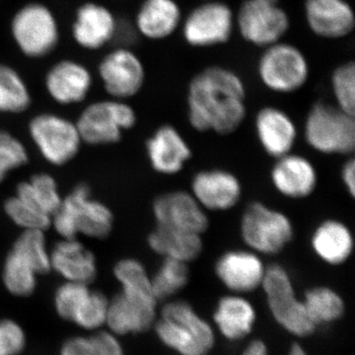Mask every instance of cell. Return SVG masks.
I'll return each instance as SVG.
<instances>
[{
  "label": "cell",
  "instance_id": "32",
  "mask_svg": "<svg viewBox=\"0 0 355 355\" xmlns=\"http://www.w3.org/2000/svg\"><path fill=\"white\" fill-rule=\"evenodd\" d=\"M38 272L20 254L12 251L7 256L4 261L3 279L4 286L7 291L18 297H27L31 295L37 286Z\"/></svg>",
  "mask_w": 355,
  "mask_h": 355
},
{
  "label": "cell",
  "instance_id": "31",
  "mask_svg": "<svg viewBox=\"0 0 355 355\" xmlns=\"http://www.w3.org/2000/svg\"><path fill=\"white\" fill-rule=\"evenodd\" d=\"M303 304L308 317L315 327L333 323L345 313L343 298L335 291L326 286H318L306 291Z\"/></svg>",
  "mask_w": 355,
  "mask_h": 355
},
{
  "label": "cell",
  "instance_id": "35",
  "mask_svg": "<svg viewBox=\"0 0 355 355\" xmlns=\"http://www.w3.org/2000/svg\"><path fill=\"white\" fill-rule=\"evenodd\" d=\"M13 251L31 263L38 275L51 270V254L46 249L43 231L25 230L16 240Z\"/></svg>",
  "mask_w": 355,
  "mask_h": 355
},
{
  "label": "cell",
  "instance_id": "38",
  "mask_svg": "<svg viewBox=\"0 0 355 355\" xmlns=\"http://www.w3.org/2000/svg\"><path fill=\"white\" fill-rule=\"evenodd\" d=\"M114 273L121 291L153 294L151 277L140 261L135 259L121 260L114 266Z\"/></svg>",
  "mask_w": 355,
  "mask_h": 355
},
{
  "label": "cell",
  "instance_id": "19",
  "mask_svg": "<svg viewBox=\"0 0 355 355\" xmlns=\"http://www.w3.org/2000/svg\"><path fill=\"white\" fill-rule=\"evenodd\" d=\"M191 195L205 210L224 211L241 200L242 186L232 173L221 169L198 172L191 181Z\"/></svg>",
  "mask_w": 355,
  "mask_h": 355
},
{
  "label": "cell",
  "instance_id": "27",
  "mask_svg": "<svg viewBox=\"0 0 355 355\" xmlns=\"http://www.w3.org/2000/svg\"><path fill=\"white\" fill-rule=\"evenodd\" d=\"M148 244L164 259L187 263L198 259L203 249L202 234L162 225L149 235Z\"/></svg>",
  "mask_w": 355,
  "mask_h": 355
},
{
  "label": "cell",
  "instance_id": "36",
  "mask_svg": "<svg viewBox=\"0 0 355 355\" xmlns=\"http://www.w3.org/2000/svg\"><path fill=\"white\" fill-rule=\"evenodd\" d=\"M9 218L24 230H46L51 225V216L17 196L9 198L4 205Z\"/></svg>",
  "mask_w": 355,
  "mask_h": 355
},
{
  "label": "cell",
  "instance_id": "5",
  "mask_svg": "<svg viewBox=\"0 0 355 355\" xmlns=\"http://www.w3.org/2000/svg\"><path fill=\"white\" fill-rule=\"evenodd\" d=\"M354 116L328 103H316L306 118V141L323 154L347 155L355 144Z\"/></svg>",
  "mask_w": 355,
  "mask_h": 355
},
{
  "label": "cell",
  "instance_id": "29",
  "mask_svg": "<svg viewBox=\"0 0 355 355\" xmlns=\"http://www.w3.org/2000/svg\"><path fill=\"white\" fill-rule=\"evenodd\" d=\"M31 105L25 79L10 64L0 62V113H22Z\"/></svg>",
  "mask_w": 355,
  "mask_h": 355
},
{
  "label": "cell",
  "instance_id": "10",
  "mask_svg": "<svg viewBox=\"0 0 355 355\" xmlns=\"http://www.w3.org/2000/svg\"><path fill=\"white\" fill-rule=\"evenodd\" d=\"M137 121L135 110L123 100L92 103L84 109L76 123L81 140L93 146L114 144L121 132Z\"/></svg>",
  "mask_w": 355,
  "mask_h": 355
},
{
  "label": "cell",
  "instance_id": "42",
  "mask_svg": "<svg viewBox=\"0 0 355 355\" xmlns=\"http://www.w3.org/2000/svg\"><path fill=\"white\" fill-rule=\"evenodd\" d=\"M111 331H98L88 336L94 355H125L120 342Z\"/></svg>",
  "mask_w": 355,
  "mask_h": 355
},
{
  "label": "cell",
  "instance_id": "33",
  "mask_svg": "<svg viewBox=\"0 0 355 355\" xmlns=\"http://www.w3.org/2000/svg\"><path fill=\"white\" fill-rule=\"evenodd\" d=\"M190 270L188 263L164 259L153 279L151 286L156 300H165L174 296L188 284Z\"/></svg>",
  "mask_w": 355,
  "mask_h": 355
},
{
  "label": "cell",
  "instance_id": "41",
  "mask_svg": "<svg viewBox=\"0 0 355 355\" xmlns=\"http://www.w3.org/2000/svg\"><path fill=\"white\" fill-rule=\"evenodd\" d=\"M25 347L22 327L13 320H0V355H20Z\"/></svg>",
  "mask_w": 355,
  "mask_h": 355
},
{
  "label": "cell",
  "instance_id": "6",
  "mask_svg": "<svg viewBox=\"0 0 355 355\" xmlns=\"http://www.w3.org/2000/svg\"><path fill=\"white\" fill-rule=\"evenodd\" d=\"M240 231L250 250L266 256L279 254L294 236L289 217L261 202L248 205L242 216Z\"/></svg>",
  "mask_w": 355,
  "mask_h": 355
},
{
  "label": "cell",
  "instance_id": "45",
  "mask_svg": "<svg viewBox=\"0 0 355 355\" xmlns=\"http://www.w3.org/2000/svg\"><path fill=\"white\" fill-rule=\"evenodd\" d=\"M243 355H268V349L261 340H254L248 345Z\"/></svg>",
  "mask_w": 355,
  "mask_h": 355
},
{
  "label": "cell",
  "instance_id": "3",
  "mask_svg": "<svg viewBox=\"0 0 355 355\" xmlns=\"http://www.w3.org/2000/svg\"><path fill=\"white\" fill-rule=\"evenodd\" d=\"M10 35L16 48L30 60H42L57 50L60 23L51 7L39 1L19 7L10 20Z\"/></svg>",
  "mask_w": 355,
  "mask_h": 355
},
{
  "label": "cell",
  "instance_id": "18",
  "mask_svg": "<svg viewBox=\"0 0 355 355\" xmlns=\"http://www.w3.org/2000/svg\"><path fill=\"white\" fill-rule=\"evenodd\" d=\"M266 268L260 254L252 250H231L219 257L216 273L229 291L248 293L261 286Z\"/></svg>",
  "mask_w": 355,
  "mask_h": 355
},
{
  "label": "cell",
  "instance_id": "20",
  "mask_svg": "<svg viewBox=\"0 0 355 355\" xmlns=\"http://www.w3.org/2000/svg\"><path fill=\"white\" fill-rule=\"evenodd\" d=\"M306 22L324 39H342L354 31V12L347 0H305Z\"/></svg>",
  "mask_w": 355,
  "mask_h": 355
},
{
  "label": "cell",
  "instance_id": "26",
  "mask_svg": "<svg viewBox=\"0 0 355 355\" xmlns=\"http://www.w3.org/2000/svg\"><path fill=\"white\" fill-rule=\"evenodd\" d=\"M354 236L343 222L329 219L315 228L311 247L320 260L331 266L345 263L354 252Z\"/></svg>",
  "mask_w": 355,
  "mask_h": 355
},
{
  "label": "cell",
  "instance_id": "12",
  "mask_svg": "<svg viewBox=\"0 0 355 355\" xmlns=\"http://www.w3.org/2000/svg\"><path fill=\"white\" fill-rule=\"evenodd\" d=\"M29 130L42 156L53 165L65 164L71 160L83 141L76 125L55 114L35 116Z\"/></svg>",
  "mask_w": 355,
  "mask_h": 355
},
{
  "label": "cell",
  "instance_id": "40",
  "mask_svg": "<svg viewBox=\"0 0 355 355\" xmlns=\"http://www.w3.org/2000/svg\"><path fill=\"white\" fill-rule=\"evenodd\" d=\"M109 301L102 292L92 291L88 304L77 319L76 324L84 330H99L106 324Z\"/></svg>",
  "mask_w": 355,
  "mask_h": 355
},
{
  "label": "cell",
  "instance_id": "7",
  "mask_svg": "<svg viewBox=\"0 0 355 355\" xmlns=\"http://www.w3.org/2000/svg\"><path fill=\"white\" fill-rule=\"evenodd\" d=\"M257 71L266 88L288 94L302 88L309 78V62L294 44L277 43L266 46L258 60Z\"/></svg>",
  "mask_w": 355,
  "mask_h": 355
},
{
  "label": "cell",
  "instance_id": "1",
  "mask_svg": "<svg viewBox=\"0 0 355 355\" xmlns=\"http://www.w3.org/2000/svg\"><path fill=\"white\" fill-rule=\"evenodd\" d=\"M187 103L189 121L196 130L230 135L246 116V86L233 70L212 65L193 77Z\"/></svg>",
  "mask_w": 355,
  "mask_h": 355
},
{
  "label": "cell",
  "instance_id": "14",
  "mask_svg": "<svg viewBox=\"0 0 355 355\" xmlns=\"http://www.w3.org/2000/svg\"><path fill=\"white\" fill-rule=\"evenodd\" d=\"M156 304L153 294L121 291L109 301L106 324L116 336L144 333L155 322Z\"/></svg>",
  "mask_w": 355,
  "mask_h": 355
},
{
  "label": "cell",
  "instance_id": "44",
  "mask_svg": "<svg viewBox=\"0 0 355 355\" xmlns=\"http://www.w3.org/2000/svg\"><path fill=\"white\" fill-rule=\"evenodd\" d=\"M342 178L345 189L349 191L352 197L355 195V164L354 159H350L345 165L342 170Z\"/></svg>",
  "mask_w": 355,
  "mask_h": 355
},
{
  "label": "cell",
  "instance_id": "11",
  "mask_svg": "<svg viewBox=\"0 0 355 355\" xmlns=\"http://www.w3.org/2000/svg\"><path fill=\"white\" fill-rule=\"evenodd\" d=\"M232 9L220 0H207L193 9L184 18V41L195 48H209L225 44L235 27Z\"/></svg>",
  "mask_w": 355,
  "mask_h": 355
},
{
  "label": "cell",
  "instance_id": "23",
  "mask_svg": "<svg viewBox=\"0 0 355 355\" xmlns=\"http://www.w3.org/2000/svg\"><path fill=\"white\" fill-rule=\"evenodd\" d=\"M147 155L156 172L176 175L191 158V147L172 125L159 128L146 144Z\"/></svg>",
  "mask_w": 355,
  "mask_h": 355
},
{
  "label": "cell",
  "instance_id": "43",
  "mask_svg": "<svg viewBox=\"0 0 355 355\" xmlns=\"http://www.w3.org/2000/svg\"><path fill=\"white\" fill-rule=\"evenodd\" d=\"M60 355H94L88 338L74 336L65 340L60 349Z\"/></svg>",
  "mask_w": 355,
  "mask_h": 355
},
{
  "label": "cell",
  "instance_id": "24",
  "mask_svg": "<svg viewBox=\"0 0 355 355\" xmlns=\"http://www.w3.org/2000/svg\"><path fill=\"white\" fill-rule=\"evenodd\" d=\"M51 254V268L67 282L89 284L97 275L94 254L74 239L58 243Z\"/></svg>",
  "mask_w": 355,
  "mask_h": 355
},
{
  "label": "cell",
  "instance_id": "17",
  "mask_svg": "<svg viewBox=\"0 0 355 355\" xmlns=\"http://www.w3.org/2000/svg\"><path fill=\"white\" fill-rule=\"evenodd\" d=\"M90 69L72 58L55 62L44 76V87L53 101L62 105H73L84 101L92 88Z\"/></svg>",
  "mask_w": 355,
  "mask_h": 355
},
{
  "label": "cell",
  "instance_id": "39",
  "mask_svg": "<svg viewBox=\"0 0 355 355\" xmlns=\"http://www.w3.org/2000/svg\"><path fill=\"white\" fill-rule=\"evenodd\" d=\"M28 153L20 140L10 133L0 130V183L7 174L25 165Z\"/></svg>",
  "mask_w": 355,
  "mask_h": 355
},
{
  "label": "cell",
  "instance_id": "13",
  "mask_svg": "<svg viewBox=\"0 0 355 355\" xmlns=\"http://www.w3.org/2000/svg\"><path fill=\"white\" fill-rule=\"evenodd\" d=\"M98 76L114 99L133 97L144 87L146 69L139 55L130 46L112 49L98 64Z\"/></svg>",
  "mask_w": 355,
  "mask_h": 355
},
{
  "label": "cell",
  "instance_id": "22",
  "mask_svg": "<svg viewBox=\"0 0 355 355\" xmlns=\"http://www.w3.org/2000/svg\"><path fill=\"white\" fill-rule=\"evenodd\" d=\"M257 137L268 155L279 158L291 153L297 137L293 120L277 107L261 109L254 121Z\"/></svg>",
  "mask_w": 355,
  "mask_h": 355
},
{
  "label": "cell",
  "instance_id": "15",
  "mask_svg": "<svg viewBox=\"0 0 355 355\" xmlns=\"http://www.w3.org/2000/svg\"><path fill=\"white\" fill-rule=\"evenodd\" d=\"M119 20L113 11L95 1H86L77 7L71 24L74 43L89 51L102 50L116 39Z\"/></svg>",
  "mask_w": 355,
  "mask_h": 355
},
{
  "label": "cell",
  "instance_id": "46",
  "mask_svg": "<svg viewBox=\"0 0 355 355\" xmlns=\"http://www.w3.org/2000/svg\"><path fill=\"white\" fill-rule=\"evenodd\" d=\"M287 355H307L303 347H301L298 343H294L289 350L288 354Z\"/></svg>",
  "mask_w": 355,
  "mask_h": 355
},
{
  "label": "cell",
  "instance_id": "30",
  "mask_svg": "<svg viewBox=\"0 0 355 355\" xmlns=\"http://www.w3.org/2000/svg\"><path fill=\"white\" fill-rule=\"evenodd\" d=\"M16 196L50 216L58 211L62 202L57 183L48 174L35 175L29 182L18 184Z\"/></svg>",
  "mask_w": 355,
  "mask_h": 355
},
{
  "label": "cell",
  "instance_id": "9",
  "mask_svg": "<svg viewBox=\"0 0 355 355\" xmlns=\"http://www.w3.org/2000/svg\"><path fill=\"white\" fill-rule=\"evenodd\" d=\"M235 23L245 41L263 48L282 41L291 27L279 0H244Z\"/></svg>",
  "mask_w": 355,
  "mask_h": 355
},
{
  "label": "cell",
  "instance_id": "28",
  "mask_svg": "<svg viewBox=\"0 0 355 355\" xmlns=\"http://www.w3.org/2000/svg\"><path fill=\"white\" fill-rule=\"evenodd\" d=\"M214 318L222 335L227 340H238L251 333L256 312L247 299L234 294L218 301Z\"/></svg>",
  "mask_w": 355,
  "mask_h": 355
},
{
  "label": "cell",
  "instance_id": "4",
  "mask_svg": "<svg viewBox=\"0 0 355 355\" xmlns=\"http://www.w3.org/2000/svg\"><path fill=\"white\" fill-rule=\"evenodd\" d=\"M53 225L64 239H74L78 233L103 239L113 227V214L103 203L93 200L84 184L77 187L62 200L53 214Z\"/></svg>",
  "mask_w": 355,
  "mask_h": 355
},
{
  "label": "cell",
  "instance_id": "2",
  "mask_svg": "<svg viewBox=\"0 0 355 355\" xmlns=\"http://www.w3.org/2000/svg\"><path fill=\"white\" fill-rule=\"evenodd\" d=\"M155 331L161 342L182 355H207L214 345L211 327L184 301L164 306Z\"/></svg>",
  "mask_w": 355,
  "mask_h": 355
},
{
  "label": "cell",
  "instance_id": "34",
  "mask_svg": "<svg viewBox=\"0 0 355 355\" xmlns=\"http://www.w3.org/2000/svg\"><path fill=\"white\" fill-rule=\"evenodd\" d=\"M92 291L88 284L67 282L55 293V308L64 321L76 324L77 318L85 309Z\"/></svg>",
  "mask_w": 355,
  "mask_h": 355
},
{
  "label": "cell",
  "instance_id": "16",
  "mask_svg": "<svg viewBox=\"0 0 355 355\" xmlns=\"http://www.w3.org/2000/svg\"><path fill=\"white\" fill-rule=\"evenodd\" d=\"M157 225L167 226L203 234L209 225L207 210L188 191L164 193L153 203Z\"/></svg>",
  "mask_w": 355,
  "mask_h": 355
},
{
  "label": "cell",
  "instance_id": "21",
  "mask_svg": "<svg viewBox=\"0 0 355 355\" xmlns=\"http://www.w3.org/2000/svg\"><path fill=\"white\" fill-rule=\"evenodd\" d=\"M270 179L280 195L293 200L309 197L318 184L316 168L309 159L288 153L277 159Z\"/></svg>",
  "mask_w": 355,
  "mask_h": 355
},
{
  "label": "cell",
  "instance_id": "8",
  "mask_svg": "<svg viewBox=\"0 0 355 355\" xmlns=\"http://www.w3.org/2000/svg\"><path fill=\"white\" fill-rule=\"evenodd\" d=\"M261 287L273 318L287 331L297 336L314 333L302 301L298 300L293 284L284 266L272 265L266 270Z\"/></svg>",
  "mask_w": 355,
  "mask_h": 355
},
{
  "label": "cell",
  "instance_id": "37",
  "mask_svg": "<svg viewBox=\"0 0 355 355\" xmlns=\"http://www.w3.org/2000/svg\"><path fill=\"white\" fill-rule=\"evenodd\" d=\"M331 90L336 106L345 113L354 116L355 111V65L345 62L334 70L331 76Z\"/></svg>",
  "mask_w": 355,
  "mask_h": 355
},
{
  "label": "cell",
  "instance_id": "25",
  "mask_svg": "<svg viewBox=\"0 0 355 355\" xmlns=\"http://www.w3.org/2000/svg\"><path fill=\"white\" fill-rule=\"evenodd\" d=\"M181 21V9L175 0H144L133 26L144 38L159 41L171 36Z\"/></svg>",
  "mask_w": 355,
  "mask_h": 355
}]
</instances>
